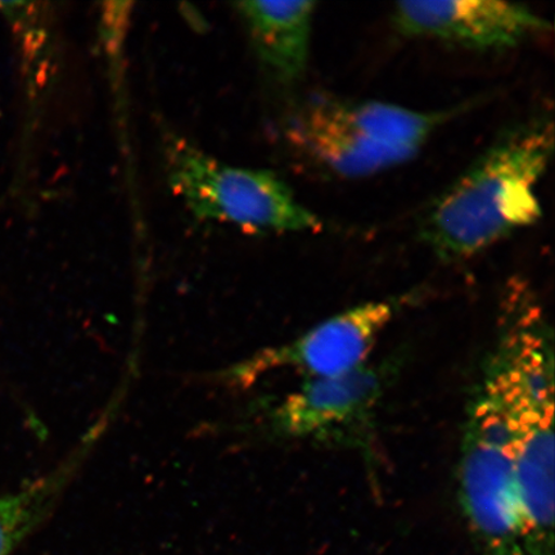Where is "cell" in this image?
Segmentation results:
<instances>
[{
	"mask_svg": "<svg viewBox=\"0 0 555 555\" xmlns=\"http://www.w3.org/2000/svg\"><path fill=\"white\" fill-rule=\"evenodd\" d=\"M554 127L545 115L505 130L427 208L420 237L442 261L474 256L535 224L543 215L537 189L552 163Z\"/></svg>",
	"mask_w": 555,
	"mask_h": 555,
	"instance_id": "1",
	"label": "cell"
},
{
	"mask_svg": "<svg viewBox=\"0 0 555 555\" xmlns=\"http://www.w3.org/2000/svg\"><path fill=\"white\" fill-rule=\"evenodd\" d=\"M499 395L515 454L527 551L553 555V335L535 304L512 296L485 374Z\"/></svg>",
	"mask_w": 555,
	"mask_h": 555,
	"instance_id": "2",
	"label": "cell"
},
{
	"mask_svg": "<svg viewBox=\"0 0 555 555\" xmlns=\"http://www.w3.org/2000/svg\"><path fill=\"white\" fill-rule=\"evenodd\" d=\"M450 114L317 94L291 116L287 139L322 176L360 179L411 162Z\"/></svg>",
	"mask_w": 555,
	"mask_h": 555,
	"instance_id": "3",
	"label": "cell"
},
{
	"mask_svg": "<svg viewBox=\"0 0 555 555\" xmlns=\"http://www.w3.org/2000/svg\"><path fill=\"white\" fill-rule=\"evenodd\" d=\"M166 180L194 218L255 233L317 232L322 221L276 173L240 168L176 134L163 143Z\"/></svg>",
	"mask_w": 555,
	"mask_h": 555,
	"instance_id": "4",
	"label": "cell"
},
{
	"mask_svg": "<svg viewBox=\"0 0 555 555\" xmlns=\"http://www.w3.org/2000/svg\"><path fill=\"white\" fill-rule=\"evenodd\" d=\"M457 481L464 515L486 552L529 555L509 428L486 376L464 423Z\"/></svg>",
	"mask_w": 555,
	"mask_h": 555,
	"instance_id": "5",
	"label": "cell"
},
{
	"mask_svg": "<svg viewBox=\"0 0 555 555\" xmlns=\"http://www.w3.org/2000/svg\"><path fill=\"white\" fill-rule=\"evenodd\" d=\"M402 308V300L371 301L339 312L287 344L254 353L221 372L218 379L248 388L268 373L296 371L307 379L341 376L367 363L377 339Z\"/></svg>",
	"mask_w": 555,
	"mask_h": 555,
	"instance_id": "6",
	"label": "cell"
},
{
	"mask_svg": "<svg viewBox=\"0 0 555 555\" xmlns=\"http://www.w3.org/2000/svg\"><path fill=\"white\" fill-rule=\"evenodd\" d=\"M388 370L366 363L341 376L305 379L269 415V426L286 439L335 440L370 425L387 385Z\"/></svg>",
	"mask_w": 555,
	"mask_h": 555,
	"instance_id": "7",
	"label": "cell"
},
{
	"mask_svg": "<svg viewBox=\"0 0 555 555\" xmlns=\"http://www.w3.org/2000/svg\"><path fill=\"white\" fill-rule=\"evenodd\" d=\"M392 21L409 37L429 38L475 51H503L551 29L524 4L499 0L400 2Z\"/></svg>",
	"mask_w": 555,
	"mask_h": 555,
	"instance_id": "8",
	"label": "cell"
},
{
	"mask_svg": "<svg viewBox=\"0 0 555 555\" xmlns=\"http://www.w3.org/2000/svg\"><path fill=\"white\" fill-rule=\"evenodd\" d=\"M315 2L234 3L263 72L282 87L307 73Z\"/></svg>",
	"mask_w": 555,
	"mask_h": 555,
	"instance_id": "9",
	"label": "cell"
},
{
	"mask_svg": "<svg viewBox=\"0 0 555 555\" xmlns=\"http://www.w3.org/2000/svg\"><path fill=\"white\" fill-rule=\"evenodd\" d=\"M114 420L115 414L104 409L78 446L50 474L11 494L0 495V555H11L21 540L48 515L79 475Z\"/></svg>",
	"mask_w": 555,
	"mask_h": 555,
	"instance_id": "10",
	"label": "cell"
}]
</instances>
